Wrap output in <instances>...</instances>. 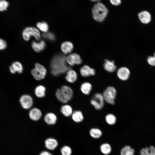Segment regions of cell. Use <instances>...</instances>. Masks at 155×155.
<instances>
[{
	"label": "cell",
	"instance_id": "28",
	"mask_svg": "<svg viewBox=\"0 0 155 155\" xmlns=\"http://www.w3.org/2000/svg\"><path fill=\"white\" fill-rule=\"evenodd\" d=\"M105 119L106 122L110 125L114 124L116 121L115 116L111 114L107 115L106 116Z\"/></svg>",
	"mask_w": 155,
	"mask_h": 155
},
{
	"label": "cell",
	"instance_id": "14",
	"mask_svg": "<svg viewBox=\"0 0 155 155\" xmlns=\"http://www.w3.org/2000/svg\"><path fill=\"white\" fill-rule=\"evenodd\" d=\"M138 16L141 22L144 24H148L151 21V15L147 11H143L140 12Z\"/></svg>",
	"mask_w": 155,
	"mask_h": 155
},
{
	"label": "cell",
	"instance_id": "32",
	"mask_svg": "<svg viewBox=\"0 0 155 155\" xmlns=\"http://www.w3.org/2000/svg\"><path fill=\"white\" fill-rule=\"evenodd\" d=\"M44 38L48 40L53 41L55 40V37L54 34L51 32L45 33L43 35Z\"/></svg>",
	"mask_w": 155,
	"mask_h": 155
},
{
	"label": "cell",
	"instance_id": "33",
	"mask_svg": "<svg viewBox=\"0 0 155 155\" xmlns=\"http://www.w3.org/2000/svg\"><path fill=\"white\" fill-rule=\"evenodd\" d=\"M147 61L151 65L155 66V53L153 56H149L147 58Z\"/></svg>",
	"mask_w": 155,
	"mask_h": 155
},
{
	"label": "cell",
	"instance_id": "4",
	"mask_svg": "<svg viewBox=\"0 0 155 155\" xmlns=\"http://www.w3.org/2000/svg\"><path fill=\"white\" fill-rule=\"evenodd\" d=\"M23 39L26 41H28L31 36L35 37L37 40H39L41 38L39 31L34 27H29L25 28L22 32Z\"/></svg>",
	"mask_w": 155,
	"mask_h": 155
},
{
	"label": "cell",
	"instance_id": "6",
	"mask_svg": "<svg viewBox=\"0 0 155 155\" xmlns=\"http://www.w3.org/2000/svg\"><path fill=\"white\" fill-rule=\"evenodd\" d=\"M35 68L31 70V73L34 78L37 80L44 79L46 73V70L44 67L39 64L36 63Z\"/></svg>",
	"mask_w": 155,
	"mask_h": 155
},
{
	"label": "cell",
	"instance_id": "20",
	"mask_svg": "<svg viewBox=\"0 0 155 155\" xmlns=\"http://www.w3.org/2000/svg\"><path fill=\"white\" fill-rule=\"evenodd\" d=\"M104 67L105 70L109 72H114L117 68L115 64L114 61H111L108 59L105 60Z\"/></svg>",
	"mask_w": 155,
	"mask_h": 155
},
{
	"label": "cell",
	"instance_id": "18",
	"mask_svg": "<svg viewBox=\"0 0 155 155\" xmlns=\"http://www.w3.org/2000/svg\"><path fill=\"white\" fill-rule=\"evenodd\" d=\"M45 42L43 40L39 42L33 41L32 44V46L34 50L37 52H40L42 51L46 47Z\"/></svg>",
	"mask_w": 155,
	"mask_h": 155
},
{
	"label": "cell",
	"instance_id": "10",
	"mask_svg": "<svg viewBox=\"0 0 155 155\" xmlns=\"http://www.w3.org/2000/svg\"><path fill=\"white\" fill-rule=\"evenodd\" d=\"M117 74L120 79L122 80L125 81L129 78L130 74V72L127 68L122 67L120 68L118 70Z\"/></svg>",
	"mask_w": 155,
	"mask_h": 155
},
{
	"label": "cell",
	"instance_id": "39",
	"mask_svg": "<svg viewBox=\"0 0 155 155\" xmlns=\"http://www.w3.org/2000/svg\"><path fill=\"white\" fill-rule=\"evenodd\" d=\"M90 0L92 1H100V0Z\"/></svg>",
	"mask_w": 155,
	"mask_h": 155
},
{
	"label": "cell",
	"instance_id": "7",
	"mask_svg": "<svg viewBox=\"0 0 155 155\" xmlns=\"http://www.w3.org/2000/svg\"><path fill=\"white\" fill-rule=\"evenodd\" d=\"M104 101L102 94L100 93H96L92 97L90 102L96 109L99 110L103 107Z\"/></svg>",
	"mask_w": 155,
	"mask_h": 155
},
{
	"label": "cell",
	"instance_id": "21",
	"mask_svg": "<svg viewBox=\"0 0 155 155\" xmlns=\"http://www.w3.org/2000/svg\"><path fill=\"white\" fill-rule=\"evenodd\" d=\"M46 90L43 86L39 85L37 86L34 90L36 96L39 98L44 97L45 95Z\"/></svg>",
	"mask_w": 155,
	"mask_h": 155
},
{
	"label": "cell",
	"instance_id": "26",
	"mask_svg": "<svg viewBox=\"0 0 155 155\" xmlns=\"http://www.w3.org/2000/svg\"><path fill=\"white\" fill-rule=\"evenodd\" d=\"M90 133L92 137L96 139L100 137L102 134V131L100 129L95 128L91 129Z\"/></svg>",
	"mask_w": 155,
	"mask_h": 155
},
{
	"label": "cell",
	"instance_id": "31",
	"mask_svg": "<svg viewBox=\"0 0 155 155\" xmlns=\"http://www.w3.org/2000/svg\"><path fill=\"white\" fill-rule=\"evenodd\" d=\"M9 5V3L5 0H0V11L6 10Z\"/></svg>",
	"mask_w": 155,
	"mask_h": 155
},
{
	"label": "cell",
	"instance_id": "38",
	"mask_svg": "<svg viewBox=\"0 0 155 155\" xmlns=\"http://www.w3.org/2000/svg\"><path fill=\"white\" fill-rule=\"evenodd\" d=\"M39 155H52L49 152L46 151H44L42 152Z\"/></svg>",
	"mask_w": 155,
	"mask_h": 155
},
{
	"label": "cell",
	"instance_id": "36",
	"mask_svg": "<svg viewBox=\"0 0 155 155\" xmlns=\"http://www.w3.org/2000/svg\"><path fill=\"white\" fill-rule=\"evenodd\" d=\"M111 3L114 6L119 5L121 3V0H110Z\"/></svg>",
	"mask_w": 155,
	"mask_h": 155
},
{
	"label": "cell",
	"instance_id": "22",
	"mask_svg": "<svg viewBox=\"0 0 155 155\" xmlns=\"http://www.w3.org/2000/svg\"><path fill=\"white\" fill-rule=\"evenodd\" d=\"M92 88L91 84L87 82L82 83L80 87L81 90L84 94L85 95H89Z\"/></svg>",
	"mask_w": 155,
	"mask_h": 155
},
{
	"label": "cell",
	"instance_id": "11",
	"mask_svg": "<svg viewBox=\"0 0 155 155\" xmlns=\"http://www.w3.org/2000/svg\"><path fill=\"white\" fill-rule=\"evenodd\" d=\"M80 72L81 75L83 77H88L93 75L95 73V70L87 65H84L81 67Z\"/></svg>",
	"mask_w": 155,
	"mask_h": 155
},
{
	"label": "cell",
	"instance_id": "23",
	"mask_svg": "<svg viewBox=\"0 0 155 155\" xmlns=\"http://www.w3.org/2000/svg\"><path fill=\"white\" fill-rule=\"evenodd\" d=\"M71 117L73 120L76 123H80L83 120V113L80 111H75L73 112Z\"/></svg>",
	"mask_w": 155,
	"mask_h": 155
},
{
	"label": "cell",
	"instance_id": "8",
	"mask_svg": "<svg viewBox=\"0 0 155 155\" xmlns=\"http://www.w3.org/2000/svg\"><path fill=\"white\" fill-rule=\"evenodd\" d=\"M20 102L22 106L26 109L30 108L32 106L33 102L32 98L28 94L22 95L20 98Z\"/></svg>",
	"mask_w": 155,
	"mask_h": 155
},
{
	"label": "cell",
	"instance_id": "2",
	"mask_svg": "<svg viewBox=\"0 0 155 155\" xmlns=\"http://www.w3.org/2000/svg\"><path fill=\"white\" fill-rule=\"evenodd\" d=\"M108 12L107 8L103 4L98 3L95 4L92 9L93 18L97 21H103L106 17Z\"/></svg>",
	"mask_w": 155,
	"mask_h": 155
},
{
	"label": "cell",
	"instance_id": "29",
	"mask_svg": "<svg viewBox=\"0 0 155 155\" xmlns=\"http://www.w3.org/2000/svg\"><path fill=\"white\" fill-rule=\"evenodd\" d=\"M37 28L41 31L47 32L49 29V26L47 23L44 22H38L36 24Z\"/></svg>",
	"mask_w": 155,
	"mask_h": 155
},
{
	"label": "cell",
	"instance_id": "30",
	"mask_svg": "<svg viewBox=\"0 0 155 155\" xmlns=\"http://www.w3.org/2000/svg\"><path fill=\"white\" fill-rule=\"evenodd\" d=\"M61 151L62 155H71L72 153L71 148L67 146H63L61 148Z\"/></svg>",
	"mask_w": 155,
	"mask_h": 155
},
{
	"label": "cell",
	"instance_id": "15",
	"mask_svg": "<svg viewBox=\"0 0 155 155\" xmlns=\"http://www.w3.org/2000/svg\"><path fill=\"white\" fill-rule=\"evenodd\" d=\"M44 120L47 124L49 125H53L56 123L57 118L56 115L54 113H49L44 116Z\"/></svg>",
	"mask_w": 155,
	"mask_h": 155
},
{
	"label": "cell",
	"instance_id": "16",
	"mask_svg": "<svg viewBox=\"0 0 155 155\" xmlns=\"http://www.w3.org/2000/svg\"><path fill=\"white\" fill-rule=\"evenodd\" d=\"M9 70L12 73L16 72L21 73L23 71V67L22 64L19 62L16 61L12 63L9 67Z\"/></svg>",
	"mask_w": 155,
	"mask_h": 155
},
{
	"label": "cell",
	"instance_id": "27",
	"mask_svg": "<svg viewBox=\"0 0 155 155\" xmlns=\"http://www.w3.org/2000/svg\"><path fill=\"white\" fill-rule=\"evenodd\" d=\"M101 152L106 155L109 154L111 151V146L108 144L105 143L102 145L100 147Z\"/></svg>",
	"mask_w": 155,
	"mask_h": 155
},
{
	"label": "cell",
	"instance_id": "17",
	"mask_svg": "<svg viewBox=\"0 0 155 155\" xmlns=\"http://www.w3.org/2000/svg\"><path fill=\"white\" fill-rule=\"evenodd\" d=\"M73 44L69 41L64 42L61 45V50L62 52L65 54L70 53L73 50Z\"/></svg>",
	"mask_w": 155,
	"mask_h": 155
},
{
	"label": "cell",
	"instance_id": "35",
	"mask_svg": "<svg viewBox=\"0 0 155 155\" xmlns=\"http://www.w3.org/2000/svg\"><path fill=\"white\" fill-rule=\"evenodd\" d=\"M149 151V149L148 148H146L142 149L141 150L140 154L141 155H150V153Z\"/></svg>",
	"mask_w": 155,
	"mask_h": 155
},
{
	"label": "cell",
	"instance_id": "25",
	"mask_svg": "<svg viewBox=\"0 0 155 155\" xmlns=\"http://www.w3.org/2000/svg\"><path fill=\"white\" fill-rule=\"evenodd\" d=\"M134 150L130 146H127L123 148L121 150V155H134Z\"/></svg>",
	"mask_w": 155,
	"mask_h": 155
},
{
	"label": "cell",
	"instance_id": "3",
	"mask_svg": "<svg viewBox=\"0 0 155 155\" xmlns=\"http://www.w3.org/2000/svg\"><path fill=\"white\" fill-rule=\"evenodd\" d=\"M73 94L72 89L66 85L62 86L61 88L58 89L56 91L57 98L60 102L65 103L71 99Z\"/></svg>",
	"mask_w": 155,
	"mask_h": 155
},
{
	"label": "cell",
	"instance_id": "5",
	"mask_svg": "<svg viewBox=\"0 0 155 155\" xmlns=\"http://www.w3.org/2000/svg\"><path fill=\"white\" fill-rule=\"evenodd\" d=\"M116 93V90L114 87L111 86L107 87L102 94L104 101L109 104H114Z\"/></svg>",
	"mask_w": 155,
	"mask_h": 155
},
{
	"label": "cell",
	"instance_id": "19",
	"mask_svg": "<svg viewBox=\"0 0 155 155\" xmlns=\"http://www.w3.org/2000/svg\"><path fill=\"white\" fill-rule=\"evenodd\" d=\"M45 146L48 149L50 150H54L58 146V143L55 139L49 138L45 142Z\"/></svg>",
	"mask_w": 155,
	"mask_h": 155
},
{
	"label": "cell",
	"instance_id": "1",
	"mask_svg": "<svg viewBox=\"0 0 155 155\" xmlns=\"http://www.w3.org/2000/svg\"><path fill=\"white\" fill-rule=\"evenodd\" d=\"M50 65L51 73L55 76L63 73L70 69L66 62V57L60 54L56 55L53 57Z\"/></svg>",
	"mask_w": 155,
	"mask_h": 155
},
{
	"label": "cell",
	"instance_id": "24",
	"mask_svg": "<svg viewBox=\"0 0 155 155\" xmlns=\"http://www.w3.org/2000/svg\"><path fill=\"white\" fill-rule=\"evenodd\" d=\"M61 111L63 115L66 117H69L73 113L71 107L68 104L62 106L61 108Z\"/></svg>",
	"mask_w": 155,
	"mask_h": 155
},
{
	"label": "cell",
	"instance_id": "12",
	"mask_svg": "<svg viewBox=\"0 0 155 155\" xmlns=\"http://www.w3.org/2000/svg\"><path fill=\"white\" fill-rule=\"evenodd\" d=\"M29 115L31 120L34 121H37L41 118L42 113L39 109L36 108H34L30 110Z\"/></svg>",
	"mask_w": 155,
	"mask_h": 155
},
{
	"label": "cell",
	"instance_id": "13",
	"mask_svg": "<svg viewBox=\"0 0 155 155\" xmlns=\"http://www.w3.org/2000/svg\"><path fill=\"white\" fill-rule=\"evenodd\" d=\"M65 77L66 81L70 83H73L76 82L78 76L76 72L74 70L70 69L67 71Z\"/></svg>",
	"mask_w": 155,
	"mask_h": 155
},
{
	"label": "cell",
	"instance_id": "34",
	"mask_svg": "<svg viewBox=\"0 0 155 155\" xmlns=\"http://www.w3.org/2000/svg\"><path fill=\"white\" fill-rule=\"evenodd\" d=\"M7 46L6 42L4 40L0 38V50L5 49Z\"/></svg>",
	"mask_w": 155,
	"mask_h": 155
},
{
	"label": "cell",
	"instance_id": "37",
	"mask_svg": "<svg viewBox=\"0 0 155 155\" xmlns=\"http://www.w3.org/2000/svg\"><path fill=\"white\" fill-rule=\"evenodd\" d=\"M150 155H155V148L153 146H151L150 148Z\"/></svg>",
	"mask_w": 155,
	"mask_h": 155
},
{
	"label": "cell",
	"instance_id": "9",
	"mask_svg": "<svg viewBox=\"0 0 155 155\" xmlns=\"http://www.w3.org/2000/svg\"><path fill=\"white\" fill-rule=\"evenodd\" d=\"M66 61L69 66H73L75 65H80L82 63L80 56L76 53H72L66 57Z\"/></svg>",
	"mask_w": 155,
	"mask_h": 155
}]
</instances>
